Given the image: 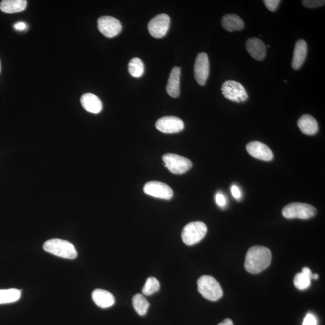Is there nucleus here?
Instances as JSON below:
<instances>
[{
    "label": "nucleus",
    "mask_w": 325,
    "mask_h": 325,
    "mask_svg": "<svg viewBox=\"0 0 325 325\" xmlns=\"http://www.w3.org/2000/svg\"><path fill=\"white\" fill-rule=\"evenodd\" d=\"M272 254L268 248L255 246L248 250L245 258V268L251 274H257L271 265Z\"/></svg>",
    "instance_id": "f257e3e1"
},
{
    "label": "nucleus",
    "mask_w": 325,
    "mask_h": 325,
    "mask_svg": "<svg viewBox=\"0 0 325 325\" xmlns=\"http://www.w3.org/2000/svg\"><path fill=\"white\" fill-rule=\"evenodd\" d=\"M45 251L57 257L75 259L77 257V252L74 245L67 240L54 238L45 242L43 245Z\"/></svg>",
    "instance_id": "f03ea898"
},
{
    "label": "nucleus",
    "mask_w": 325,
    "mask_h": 325,
    "mask_svg": "<svg viewBox=\"0 0 325 325\" xmlns=\"http://www.w3.org/2000/svg\"><path fill=\"white\" fill-rule=\"evenodd\" d=\"M197 283L198 292L205 298L211 301H216L222 297V288L213 276L204 275L198 279Z\"/></svg>",
    "instance_id": "7ed1b4c3"
},
{
    "label": "nucleus",
    "mask_w": 325,
    "mask_h": 325,
    "mask_svg": "<svg viewBox=\"0 0 325 325\" xmlns=\"http://www.w3.org/2000/svg\"><path fill=\"white\" fill-rule=\"evenodd\" d=\"M317 213L315 207L309 204L293 202L283 207L282 214L287 219H309Z\"/></svg>",
    "instance_id": "20e7f679"
},
{
    "label": "nucleus",
    "mask_w": 325,
    "mask_h": 325,
    "mask_svg": "<svg viewBox=\"0 0 325 325\" xmlns=\"http://www.w3.org/2000/svg\"><path fill=\"white\" fill-rule=\"evenodd\" d=\"M207 232L206 225L200 221L186 225L183 228L181 237L183 242L189 246L199 243L203 239Z\"/></svg>",
    "instance_id": "39448f33"
},
{
    "label": "nucleus",
    "mask_w": 325,
    "mask_h": 325,
    "mask_svg": "<svg viewBox=\"0 0 325 325\" xmlns=\"http://www.w3.org/2000/svg\"><path fill=\"white\" fill-rule=\"evenodd\" d=\"M165 166L169 171L174 174H184L192 167V162L189 159L175 154L168 153L162 156Z\"/></svg>",
    "instance_id": "423d86ee"
},
{
    "label": "nucleus",
    "mask_w": 325,
    "mask_h": 325,
    "mask_svg": "<svg viewBox=\"0 0 325 325\" xmlns=\"http://www.w3.org/2000/svg\"><path fill=\"white\" fill-rule=\"evenodd\" d=\"M225 98L231 101L243 103L247 101L249 96L243 86L236 81L228 80L221 88Z\"/></svg>",
    "instance_id": "0eeeda50"
},
{
    "label": "nucleus",
    "mask_w": 325,
    "mask_h": 325,
    "mask_svg": "<svg viewBox=\"0 0 325 325\" xmlns=\"http://www.w3.org/2000/svg\"><path fill=\"white\" fill-rule=\"evenodd\" d=\"M170 23V17L165 13L155 16L148 24L149 32L152 36L160 39L167 34Z\"/></svg>",
    "instance_id": "6e6552de"
},
{
    "label": "nucleus",
    "mask_w": 325,
    "mask_h": 325,
    "mask_svg": "<svg viewBox=\"0 0 325 325\" xmlns=\"http://www.w3.org/2000/svg\"><path fill=\"white\" fill-rule=\"evenodd\" d=\"M98 28L104 36L112 38L120 33L122 25L119 21L114 17L104 16L98 19Z\"/></svg>",
    "instance_id": "1a4fd4ad"
},
{
    "label": "nucleus",
    "mask_w": 325,
    "mask_h": 325,
    "mask_svg": "<svg viewBox=\"0 0 325 325\" xmlns=\"http://www.w3.org/2000/svg\"><path fill=\"white\" fill-rule=\"evenodd\" d=\"M210 72V63L208 55L200 53L197 56L194 65L196 81L200 86H205L208 79Z\"/></svg>",
    "instance_id": "9d476101"
},
{
    "label": "nucleus",
    "mask_w": 325,
    "mask_h": 325,
    "mask_svg": "<svg viewBox=\"0 0 325 325\" xmlns=\"http://www.w3.org/2000/svg\"><path fill=\"white\" fill-rule=\"evenodd\" d=\"M144 191L147 195L166 200L171 199L174 195L170 187L156 181L147 182L144 186Z\"/></svg>",
    "instance_id": "9b49d317"
},
{
    "label": "nucleus",
    "mask_w": 325,
    "mask_h": 325,
    "mask_svg": "<svg viewBox=\"0 0 325 325\" xmlns=\"http://www.w3.org/2000/svg\"><path fill=\"white\" fill-rule=\"evenodd\" d=\"M156 129L164 133L180 132L185 128L183 121L175 116H165L159 119L155 124Z\"/></svg>",
    "instance_id": "f8f14e48"
},
{
    "label": "nucleus",
    "mask_w": 325,
    "mask_h": 325,
    "mask_svg": "<svg viewBox=\"0 0 325 325\" xmlns=\"http://www.w3.org/2000/svg\"><path fill=\"white\" fill-rule=\"evenodd\" d=\"M247 150L252 157L259 160L269 161L274 158V154L271 149L260 141H251L247 145Z\"/></svg>",
    "instance_id": "ddd939ff"
},
{
    "label": "nucleus",
    "mask_w": 325,
    "mask_h": 325,
    "mask_svg": "<svg viewBox=\"0 0 325 325\" xmlns=\"http://www.w3.org/2000/svg\"><path fill=\"white\" fill-rule=\"evenodd\" d=\"M247 50L251 56L257 60H263L266 54V47L262 40L258 38L249 39L246 43Z\"/></svg>",
    "instance_id": "4468645a"
},
{
    "label": "nucleus",
    "mask_w": 325,
    "mask_h": 325,
    "mask_svg": "<svg viewBox=\"0 0 325 325\" xmlns=\"http://www.w3.org/2000/svg\"><path fill=\"white\" fill-rule=\"evenodd\" d=\"M181 69L175 67L169 75L167 86V92L173 98L178 97L180 94Z\"/></svg>",
    "instance_id": "2eb2a0df"
},
{
    "label": "nucleus",
    "mask_w": 325,
    "mask_h": 325,
    "mask_svg": "<svg viewBox=\"0 0 325 325\" xmlns=\"http://www.w3.org/2000/svg\"><path fill=\"white\" fill-rule=\"evenodd\" d=\"M307 50V44L305 40L300 39L297 41L292 64L293 70H298L301 68L306 59Z\"/></svg>",
    "instance_id": "dca6fc26"
},
{
    "label": "nucleus",
    "mask_w": 325,
    "mask_h": 325,
    "mask_svg": "<svg viewBox=\"0 0 325 325\" xmlns=\"http://www.w3.org/2000/svg\"><path fill=\"white\" fill-rule=\"evenodd\" d=\"M92 297L96 306L107 309L115 304V299L111 293L103 289H96L92 292Z\"/></svg>",
    "instance_id": "f3484780"
},
{
    "label": "nucleus",
    "mask_w": 325,
    "mask_h": 325,
    "mask_svg": "<svg viewBox=\"0 0 325 325\" xmlns=\"http://www.w3.org/2000/svg\"><path fill=\"white\" fill-rule=\"evenodd\" d=\"M81 103L83 107L88 112L97 114L101 111L103 104L97 96L92 93H85L82 96Z\"/></svg>",
    "instance_id": "a211bd4d"
},
{
    "label": "nucleus",
    "mask_w": 325,
    "mask_h": 325,
    "mask_svg": "<svg viewBox=\"0 0 325 325\" xmlns=\"http://www.w3.org/2000/svg\"><path fill=\"white\" fill-rule=\"evenodd\" d=\"M297 126L301 132L309 136L316 134L319 130L317 120L312 116L303 115L297 121Z\"/></svg>",
    "instance_id": "6ab92c4d"
},
{
    "label": "nucleus",
    "mask_w": 325,
    "mask_h": 325,
    "mask_svg": "<svg viewBox=\"0 0 325 325\" xmlns=\"http://www.w3.org/2000/svg\"><path fill=\"white\" fill-rule=\"evenodd\" d=\"M221 24L225 30L230 32L241 30L245 27L243 21L235 14L225 15L221 20Z\"/></svg>",
    "instance_id": "aec40b11"
},
{
    "label": "nucleus",
    "mask_w": 325,
    "mask_h": 325,
    "mask_svg": "<svg viewBox=\"0 0 325 325\" xmlns=\"http://www.w3.org/2000/svg\"><path fill=\"white\" fill-rule=\"evenodd\" d=\"M26 0H4L0 3V10L7 13H14L24 11L26 9Z\"/></svg>",
    "instance_id": "412c9836"
},
{
    "label": "nucleus",
    "mask_w": 325,
    "mask_h": 325,
    "mask_svg": "<svg viewBox=\"0 0 325 325\" xmlns=\"http://www.w3.org/2000/svg\"><path fill=\"white\" fill-rule=\"evenodd\" d=\"M313 278V274L308 268L302 269V272L297 274L294 278V285L297 289L306 290L311 285V279Z\"/></svg>",
    "instance_id": "4be33fe9"
},
{
    "label": "nucleus",
    "mask_w": 325,
    "mask_h": 325,
    "mask_svg": "<svg viewBox=\"0 0 325 325\" xmlns=\"http://www.w3.org/2000/svg\"><path fill=\"white\" fill-rule=\"evenodd\" d=\"M22 296L21 290L16 289L0 290V304H6L18 301Z\"/></svg>",
    "instance_id": "5701e85b"
},
{
    "label": "nucleus",
    "mask_w": 325,
    "mask_h": 325,
    "mask_svg": "<svg viewBox=\"0 0 325 325\" xmlns=\"http://www.w3.org/2000/svg\"><path fill=\"white\" fill-rule=\"evenodd\" d=\"M133 306L135 311L141 316L147 314L150 303L147 299L141 294H137L133 298Z\"/></svg>",
    "instance_id": "b1692460"
},
{
    "label": "nucleus",
    "mask_w": 325,
    "mask_h": 325,
    "mask_svg": "<svg viewBox=\"0 0 325 325\" xmlns=\"http://www.w3.org/2000/svg\"><path fill=\"white\" fill-rule=\"evenodd\" d=\"M129 71L131 76L139 78L144 73V65L139 58H132L129 64Z\"/></svg>",
    "instance_id": "393cba45"
},
{
    "label": "nucleus",
    "mask_w": 325,
    "mask_h": 325,
    "mask_svg": "<svg viewBox=\"0 0 325 325\" xmlns=\"http://www.w3.org/2000/svg\"><path fill=\"white\" fill-rule=\"evenodd\" d=\"M160 289V282L154 277L148 278L143 289L144 295L151 296Z\"/></svg>",
    "instance_id": "a878e982"
},
{
    "label": "nucleus",
    "mask_w": 325,
    "mask_h": 325,
    "mask_svg": "<svg viewBox=\"0 0 325 325\" xmlns=\"http://www.w3.org/2000/svg\"><path fill=\"white\" fill-rule=\"evenodd\" d=\"M302 3L306 8L312 9L324 5L325 2L323 0H304Z\"/></svg>",
    "instance_id": "bb28decb"
},
{
    "label": "nucleus",
    "mask_w": 325,
    "mask_h": 325,
    "mask_svg": "<svg viewBox=\"0 0 325 325\" xmlns=\"http://www.w3.org/2000/svg\"><path fill=\"white\" fill-rule=\"evenodd\" d=\"M264 4L266 8L271 12H275L277 9L281 1L279 0H265Z\"/></svg>",
    "instance_id": "cd10ccee"
},
{
    "label": "nucleus",
    "mask_w": 325,
    "mask_h": 325,
    "mask_svg": "<svg viewBox=\"0 0 325 325\" xmlns=\"http://www.w3.org/2000/svg\"><path fill=\"white\" fill-rule=\"evenodd\" d=\"M302 325H317L316 318L313 314H308L304 318Z\"/></svg>",
    "instance_id": "c85d7f7f"
},
{
    "label": "nucleus",
    "mask_w": 325,
    "mask_h": 325,
    "mask_svg": "<svg viewBox=\"0 0 325 325\" xmlns=\"http://www.w3.org/2000/svg\"><path fill=\"white\" fill-rule=\"evenodd\" d=\"M216 202L219 207H223L226 206L227 201L226 197L222 193H217L216 195Z\"/></svg>",
    "instance_id": "c756f323"
},
{
    "label": "nucleus",
    "mask_w": 325,
    "mask_h": 325,
    "mask_svg": "<svg viewBox=\"0 0 325 325\" xmlns=\"http://www.w3.org/2000/svg\"><path fill=\"white\" fill-rule=\"evenodd\" d=\"M231 191L234 198L237 199H239L241 198V193L240 190L237 186H232L231 188Z\"/></svg>",
    "instance_id": "7c9ffc66"
},
{
    "label": "nucleus",
    "mask_w": 325,
    "mask_h": 325,
    "mask_svg": "<svg viewBox=\"0 0 325 325\" xmlns=\"http://www.w3.org/2000/svg\"><path fill=\"white\" fill-rule=\"evenodd\" d=\"M14 28L19 31H23L27 29V24L24 22H18L15 24Z\"/></svg>",
    "instance_id": "2f4dec72"
},
{
    "label": "nucleus",
    "mask_w": 325,
    "mask_h": 325,
    "mask_svg": "<svg viewBox=\"0 0 325 325\" xmlns=\"http://www.w3.org/2000/svg\"><path fill=\"white\" fill-rule=\"evenodd\" d=\"M218 325H234L233 321L230 319L224 320L222 322L220 323Z\"/></svg>",
    "instance_id": "473e14b6"
},
{
    "label": "nucleus",
    "mask_w": 325,
    "mask_h": 325,
    "mask_svg": "<svg viewBox=\"0 0 325 325\" xmlns=\"http://www.w3.org/2000/svg\"><path fill=\"white\" fill-rule=\"evenodd\" d=\"M318 278H319V275H318L317 274H313V279H317Z\"/></svg>",
    "instance_id": "72a5a7b5"
},
{
    "label": "nucleus",
    "mask_w": 325,
    "mask_h": 325,
    "mask_svg": "<svg viewBox=\"0 0 325 325\" xmlns=\"http://www.w3.org/2000/svg\"><path fill=\"white\" fill-rule=\"evenodd\" d=\"M0 71H1V62H0Z\"/></svg>",
    "instance_id": "f704fd0d"
}]
</instances>
